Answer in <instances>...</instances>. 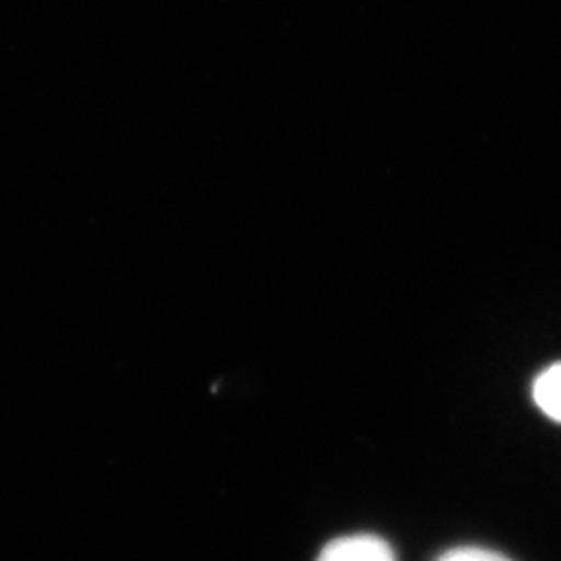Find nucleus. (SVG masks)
Here are the masks:
<instances>
[{
	"instance_id": "f257e3e1",
	"label": "nucleus",
	"mask_w": 561,
	"mask_h": 561,
	"mask_svg": "<svg viewBox=\"0 0 561 561\" xmlns=\"http://www.w3.org/2000/svg\"><path fill=\"white\" fill-rule=\"evenodd\" d=\"M316 561H396V557L386 540L370 534H356L328 542Z\"/></svg>"
},
{
	"instance_id": "f03ea898",
	"label": "nucleus",
	"mask_w": 561,
	"mask_h": 561,
	"mask_svg": "<svg viewBox=\"0 0 561 561\" xmlns=\"http://www.w3.org/2000/svg\"><path fill=\"white\" fill-rule=\"evenodd\" d=\"M534 400L538 410L561 424V363L550 365L534 383Z\"/></svg>"
},
{
	"instance_id": "7ed1b4c3",
	"label": "nucleus",
	"mask_w": 561,
	"mask_h": 561,
	"mask_svg": "<svg viewBox=\"0 0 561 561\" xmlns=\"http://www.w3.org/2000/svg\"><path fill=\"white\" fill-rule=\"evenodd\" d=\"M437 561H511L499 552H491L484 548H456L445 552Z\"/></svg>"
}]
</instances>
